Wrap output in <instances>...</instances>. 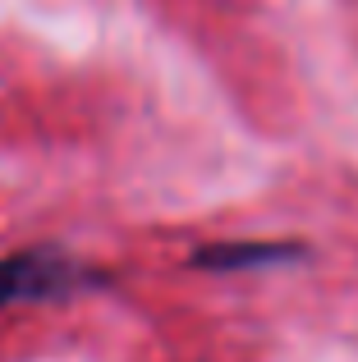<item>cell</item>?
I'll list each match as a JSON object with an SVG mask.
<instances>
[{
    "instance_id": "2",
    "label": "cell",
    "mask_w": 358,
    "mask_h": 362,
    "mask_svg": "<svg viewBox=\"0 0 358 362\" xmlns=\"http://www.w3.org/2000/svg\"><path fill=\"white\" fill-rule=\"evenodd\" d=\"M294 247L285 243H216L197 252V266H258V262H276V257H289Z\"/></svg>"
},
{
    "instance_id": "1",
    "label": "cell",
    "mask_w": 358,
    "mask_h": 362,
    "mask_svg": "<svg viewBox=\"0 0 358 362\" xmlns=\"http://www.w3.org/2000/svg\"><path fill=\"white\" fill-rule=\"evenodd\" d=\"M97 284H101L97 271L79 266L74 257L46 252V247L0 257V308L64 298V293H79V289H97Z\"/></svg>"
}]
</instances>
